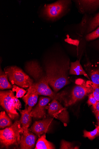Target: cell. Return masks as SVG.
<instances>
[{"instance_id":"1","label":"cell","mask_w":99,"mask_h":149,"mask_svg":"<svg viewBox=\"0 0 99 149\" xmlns=\"http://www.w3.org/2000/svg\"><path fill=\"white\" fill-rule=\"evenodd\" d=\"M68 63L59 64L55 62L48 63L46 65V74L49 85L55 92H57L69 84L67 72Z\"/></svg>"},{"instance_id":"2","label":"cell","mask_w":99,"mask_h":149,"mask_svg":"<svg viewBox=\"0 0 99 149\" xmlns=\"http://www.w3.org/2000/svg\"><path fill=\"white\" fill-rule=\"evenodd\" d=\"M21 125L20 120H17L10 127L0 131L1 148L18 147L20 144L21 134L24 132Z\"/></svg>"},{"instance_id":"3","label":"cell","mask_w":99,"mask_h":149,"mask_svg":"<svg viewBox=\"0 0 99 149\" xmlns=\"http://www.w3.org/2000/svg\"><path fill=\"white\" fill-rule=\"evenodd\" d=\"M25 68L26 72L35 80L32 87L36 91L40 92L49 87L46 74H44L37 62L34 61L28 62Z\"/></svg>"},{"instance_id":"4","label":"cell","mask_w":99,"mask_h":149,"mask_svg":"<svg viewBox=\"0 0 99 149\" xmlns=\"http://www.w3.org/2000/svg\"><path fill=\"white\" fill-rule=\"evenodd\" d=\"M0 104L11 119L14 120L18 118L19 115L17 110L21 108V103L12 91L0 92Z\"/></svg>"},{"instance_id":"5","label":"cell","mask_w":99,"mask_h":149,"mask_svg":"<svg viewBox=\"0 0 99 149\" xmlns=\"http://www.w3.org/2000/svg\"><path fill=\"white\" fill-rule=\"evenodd\" d=\"M12 84L16 85L23 88H29L34 83L33 79L16 66H8L4 69Z\"/></svg>"},{"instance_id":"6","label":"cell","mask_w":99,"mask_h":149,"mask_svg":"<svg viewBox=\"0 0 99 149\" xmlns=\"http://www.w3.org/2000/svg\"><path fill=\"white\" fill-rule=\"evenodd\" d=\"M70 1H59L52 4H46L42 10V16L52 21L59 19L66 13Z\"/></svg>"},{"instance_id":"7","label":"cell","mask_w":99,"mask_h":149,"mask_svg":"<svg viewBox=\"0 0 99 149\" xmlns=\"http://www.w3.org/2000/svg\"><path fill=\"white\" fill-rule=\"evenodd\" d=\"M48 113L51 117L61 121L66 126L68 123V113L57 100L53 99L48 108Z\"/></svg>"},{"instance_id":"8","label":"cell","mask_w":99,"mask_h":149,"mask_svg":"<svg viewBox=\"0 0 99 149\" xmlns=\"http://www.w3.org/2000/svg\"><path fill=\"white\" fill-rule=\"evenodd\" d=\"M91 93H92L91 87L87 83L83 82L82 84L73 88L69 99L64 103L66 107L73 105Z\"/></svg>"},{"instance_id":"9","label":"cell","mask_w":99,"mask_h":149,"mask_svg":"<svg viewBox=\"0 0 99 149\" xmlns=\"http://www.w3.org/2000/svg\"><path fill=\"white\" fill-rule=\"evenodd\" d=\"M53 119L45 118L42 120L35 122L29 130L36 134L39 138L48 131Z\"/></svg>"},{"instance_id":"10","label":"cell","mask_w":99,"mask_h":149,"mask_svg":"<svg viewBox=\"0 0 99 149\" xmlns=\"http://www.w3.org/2000/svg\"><path fill=\"white\" fill-rule=\"evenodd\" d=\"M51 99L50 97H41L37 104L33 109L31 112V116L39 119L45 117L46 116V107Z\"/></svg>"},{"instance_id":"11","label":"cell","mask_w":99,"mask_h":149,"mask_svg":"<svg viewBox=\"0 0 99 149\" xmlns=\"http://www.w3.org/2000/svg\"><path fill=\"white\" fill-rule=\"evenodd\" d=\"M37 139L36 135L30 131L23 132L21 134L20 144V148L31 149L34 148Z\"/></svg>"},{"instance_id":"12","label":"cell","mask_w":99,"mask_h":149,"mask_svg":"<svg viewBox=\"0 0 99 149\" xmlns=\"http://www.w3.org/2000/svg\"><path fill=\"white\" fill-rule=\"evenodd\" d=\"M38 95L34 91L31 87L28 89L27 93L23 98V100L25 103V106H28V111L31 112L33 107L37 102Z\"/></svg>"},{"instance_id":"13","label":"cell","mask_w":99,"mask_h":149,"mask_svg":"<svg viewBox=\"0 0 99 149\" xmlns=\"http://www.w3.org/2000/svg\"><path fill=\"white\" fill-rule=\"evenodd\" d=\"M21 115L20 119V123L24 132L27 133L29 130L28 128L30 126L32 120V118L31 115V112L28 111L27 107L26 106L25 109L20 111Z\"/></svg>"},{"instance_id":"14","label":"cell","mask_w":99,"mask_h":149,"mask_svg":"<svg viewBox=\"0 0 99 149\" xmlns=\"http://www.w3.org/2000/svg\"><path fill=\"white\" fill-rule=\"evenodd\" d=\"M69 74L71 75H83L90 79L89 76L83 70L80 60L72 62L69 70Z\"/></svg>"},{"instance_id":"15","label":"cell","mask_w":99,"mask_h":149,"mask_svg":"<svg viewBox=\"0 0 99 149\" xmlns=\"http://www.w3.org/2000/svg\"><path fill=\"white\" fill-rule=\"evenodd\" d=\"M54 145L46 139V134L41 135L37 140L35 149H54Z\"/></svg>"},{"instance_id":"16","label":"cell","mask_w":99,"mask_h":149,"mask_svg":"<svg viewBox=\"0 0 99 149\" xmlns=\"http://www.w3.org/2000/svg\"><path fill=\"white\" fill-rule=\"evenodd\" d=\"M65 94L64 93L56 94L53 92L49 87L45 91L41 93L40 95L48 96L53 99L58 100L60 102L64 101V97Z\"/></svg>"},{"instance_id":"17","label":"cell","mask_w":99,"mask_h":149,"mask_svg":"<svg viewBox=\"0 0 99 149\" xmlns=\"http://www.w3.org/2000/svg\"><path fill=\"white\" fill-rule=\"evenodd\" d=\"M0 72V89L3 90L12 88V86L9 82L7 74L1 70V68Z\"/></svg>"},{"instance_id":"18","label":"cell","mask_w":99,"mask_h":149,"mask_svg":"<svg viewBox=\"0 0 99 149\" xmlns=\"http://www.w3.org/2000/svg\"><path fill=\"white\" fill-rule=\"evenodd\" d=\"M5 111H2L0 113V128L3 129L10 127L12 124L10 118Z\"/></svg>"},{"instance_id":"19","label":"cell","mask_w":99,"mask_h":149,"mask_svg":"<svg viewBox=\"0 0 99 149\" xmlns=\"http://www.w3.org/2000/svg\"><path fill=\"white\" fill-rule=\"evenodd\" d=\"M83 136L88 138L91 140H92L99 136V126H96V128L93 131L90 132L84 130Z\"/></svg>"},{"instance_id":"20","label":"cell","mask_w":99,"mask_h":149,"mask_svg":"<svg viewBox=\"0 0 99 149\" xmlns=\"http://www.w3.org/2000/svg\"><path fill=\"white\" fill-rule=\"evenodd\" d=\"M87 84L92 88L93 96L98 101H99V85L94 84L91 81H88Z\"/></svg>"},{"instance_id":"21","label":"cell","mask_w":99,"mask_h":149,"mask_svg":"<svg viewBox=\"0 0 99 149\" xmlns=\"http://www.w3.org/2000/svg\"><path fill=\"white\" fill-rule=\"evenodd\" d=\"M99 26V13L92 19L91 21L89 28L88 32H91L95 30Z\"/></svg>"},{"instance_id":"22","label":"cell","mask_w":99,"mask_h":149,"mask_svg":"<svg viewBox=\"0 0 99 149\" xmlns=\"http://www.w3.org/2000/svg\"><path fill=\"white\" fill-rule=\"evenodd\" d=\"M84 7H93L99 6V1H78Z\"/></svg>"},{"instance_id":"23","label":"cell","mask_w":99,"mask_h":149,"mask_svg":"<svg viewBox=\"0 0 99 149\" xmlns=\"http://www.w3.org/2000/svg\"><path fill=\"white\" fill-rule=\"evenodd\" d=\"M12 91L16 92V97L17 98L23 97L26 93V91L15 85H12Z\"/></svg>"},{"instance_id":"24","label":"cell","mask_w":99,"mask_h":149,"mask_svg":"<svg viewBox=\"0 0 99 149\" xmlns=\"http://www.w3.org/2000/svg\"><path fill=\"white\" fill-rule=\"evenodd\" d=\"M90 77L93 83L99 85V70L92 72L91 73Z\"/></svg>"},{"instance_id":"25","label":"cell","mask_w":99,"mask_h":149,"mask_svg":"<svg viewBox=\"0 0 99 149\" xmlns=\"http://www.w3.org/2000/svg\"><path fill=\"white\" fill-rule=\"evenodd\" d=\"M99 37V27L96 30L89 34L86 36V39L88 41L94 40Z\"/></svg>"},{"instance_id":"26","label":"cell","mask_w":99,"mask_h":149,"mask_svg":"<svg viewBox=\"0 0 99 149\" xmlns=\"http://www.w3.org/2000/svg\"><path fill=\"white\" fill-rule=\"evenodd\" d=\"M88 97L87 103L89 106H93L98 102L94 97L92 93L89 94Z\"/></svg>"},{"instance_id":"27","label":"cell","mask_w":99,"mask_h":149,"mask_svg":"<svg viewBox=\"0 0 99 149\" xmlns=\"http://www.w3.org/2000/svg\"><path fill=\"white\" fill-rule=\"evenodd\" d=\"M73 148L71 143L64 140L62 141L60 149H73Z\"/></svg>"},{"instance_id":"28","label":"cell","mask_w":99,"mask_h":149,"mask_svg":"<svg viewBox=\"0 0 99 149\" xmlns=\"http://www.w3.org/2000/svg\"><path fill=\"white\" fill-rule=\"evenodd\" d=\"M92 110L96 116L99 114V101L92 106Z\"/></svg>"},{"instance_id":"29","label":"cell","mask_w":99,"mask_h":149,"mask_svg":"<svg viewBox=\"0 0 99 149\" xmlns=\"http://www.w3.org/2000/svg\"><path fill=\"white\" fill-rule=\"evenodd\" d=\"M97 121V124L99 126V114L96 116Z\"/></svg>"}]
</instances>
